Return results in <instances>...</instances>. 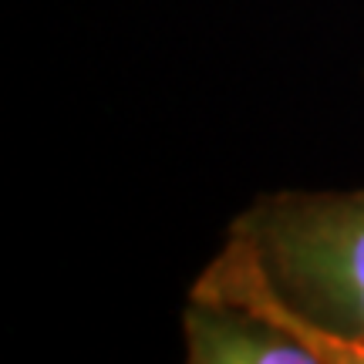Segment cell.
I'll list each match as a JSON object with an SVG mask.
<instances>
[{
    "label": "cell",
    "instance_id": "6da1fadb",
    "mask_svg": "<svg viewBox=\"0 0 364 364\" xmlns=\"http://www.w3.org/2000/svg\"><path fill=\"white\" fill-rule=\"evenodd\" d=\"M189 300L257 314L314 364H364V189L257 196Z\"/></svg>",
    "mask_w": 364,
    "mask_h": 364
}]
</instances>
